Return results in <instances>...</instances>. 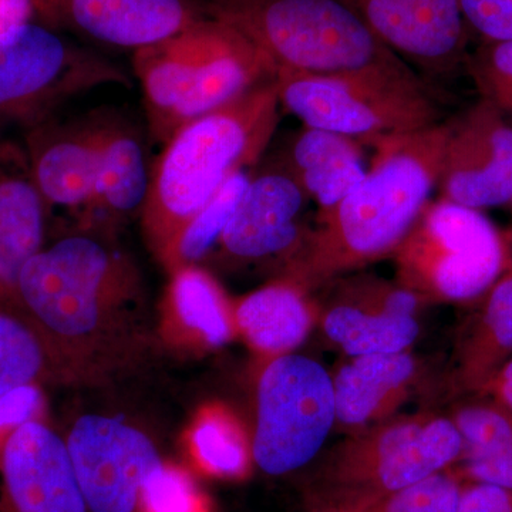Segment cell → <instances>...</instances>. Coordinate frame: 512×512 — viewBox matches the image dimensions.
<instances>
[{
  "mask_svg": "<svg viewBox=\"0 0 512 512\" xmlns=\"http://www.w3.org/2000/svg\"><path fill=\"white\" fill-rule=\"evenodd\" d=\"M170 285V305L185 328L211 348L232 339L234 309L220 284L197 265L175 269Z\"/></svg>",
  "mask_w": 512,
  "mask_h": 512,
  "instance_id": "27",
  "label": "cell"
},
{
  "mask_svg": "<svg viewBox=\"0 0 512 512\" xmlns=\"http://www.w3.org/2000/svg\"><path fill=\"white\" fill-rule=\"evenodd\" d=\"M318 323L329 342L348 356L403 352L420 335L417 318L375 311L338 292L332 303L318 305Z\"/></svg>",
  "mask_w": 512,
  "mask_h": 512,
  "instance_id": "26",
  "label": "cell"
},
{
  "mask_svg": "<svg viewBox=\"0 0 512 512\" xmlns=\"http://www.w3.org/2000/svg\"><path fill=\"white\" fill-rule=\"evenodd\" d=\"M362 147L355 138L303 127L292 141L284 165L322 214L339 204L365 177Z\"/></svg>",
  "mask_w": 512,
  "mask_h": 512,
  "instance_id": "24",
  "label": "cell"
},
{
  "mask_svg": "<svg viewBox=\"0 0 512 512\" xmlns=\"http://www.w3.org/2000/svg\"><path fill=\"white\" fill-rule=\"evenodd\" d=\"M480 394L491 397L512 412V357L495 373Z\"/></svg>",
  "mask_w": 512,
  "mask_h": 512,
  "instance_id": "38",
  "label": "cell"
},
{
  "mask_svg": "<svg viewBox=\"0 0 512 512\" xmlns=\"http://www.w3.org/2000/svg\"><path fill=\"white\" fill-rule=\"evenodd\" d=\"M0 473V512H89L66 441L39 421L12 430Z\"/></svg>",
  "mask_w": 512,
  "mask_h": 512,
  "instance_id": "15",
  "label": "cell"
},
{
  "mask_svg": "<svg viewBox=\"0 0 512 512\" xmlns=\"http://www.w3.org/2000/svg\"><path fill=\"white\" fill-rule=\"evenodd\" d=\"M451 124L383 138L365 177L318 215L285 278L306 291L392 258L437 190Z\"/></svg>",
  "mask_w": 512,
  "mask_h": 512,
  "instance_id": "1",
  "label": "cell"
},
{
  "mask_svg": "<svg viewBox=\"0 0 512 512\" xmlns=\"http://www.w3.org/2000/svg\"><path fill=\"white\" fill-rule=\"evenodd\" d=\"M396 282L431 303L473 302L512 266L511 239L481 210L430 201L392 256Z\"/></svg>",
  "mask_w": 512,
  "mask_h": 512,
  "instance_id": "6",
  "label": "cell"
},
{
  "mask_svg": "<svg viewBox=\"0 0 512 512\" xmlns=\"http://www.w3.org/2000/svg\"><path fill=\"white\" fill-rule=\"evenodd\" d=\"M279 104L303 126L375 144L439 123L420 76L311 74L276 70Z\"/></svg>",
  "mask_w": 512,
  "mask_h": 512,
  "instance_id": "7",
  "label": "cell"
},
{
  "mask_svg": "<svg viewBox=\"0 0 512 512\" xmlns=\"http://www.w3.org/2000/svg\"><path fill=\"white\" fill-rule=\"evenodd\" d=\"M202 466L221 477H241L248 470L252 447L237 420L222 409L208 410L192 433Z\"/></svg>",
  "mask_w": 512,
  "mask_h": 512,
  "instance_id": "31",
  "label": "cell"
},
{
  "mask_svg": "<svg viewBox=\"0 0 512 512\" xmlns=\"http://www.w3.org/2000/svg\"><path fill=\"white\" fill-rule=\"evenodd\" d=\"M461 488L460 478L446 470L393 493L350 503L312 505L308 512H457Z\"/></svg>",
  "mask_w": 512,
  "mask_h": 512,
  "instance_id": "30",
  "label": "cell"
},
{
  "mask_svg": "<svg viewBox=\"0 0 512 512\" xmlns=\"http://www.w3.org/2000/svg\"><path fill=\"white\" fill-rule=\"evenodd\" d=\"M348 357L332 373L335 426L346 434L397 416L426 379V367L410 349Z\"/></svg>",
  "mask_w": 512,
  "mask_h": 512,
  "instance_id": "17",
  "label": "cell"
},
{
  "mask_svg": "<svg viewBox=\"0 0 512 512\" xmlns=\"http://www.w3.org/2000/svg\"><path fill=\"white\" fill-rule=\"evenodd\" d=\"M140 507L146 512H200L201 501L190 478L161 464L144 485Z\"/></svg>",
  "mask_w": 512,
  "mask_h": 512,
  "instance_id": "33",
  "label": "cell"
},
{
  "mask_svg": "<svg viewBox=\"0 0 512 512\" xmlns=\"http://www.w3.org/2000/svg\"><path fill=\"white\" fill-rule=\"evenodd\" d=\"M467 60L485 99L512 116V40L481 42Z\"/></svg>",
  "mask_w": 512,
  "mask_h": 512,
  "instance_id": "32",
  "label": "cell"
},
{
  "mask_svg": "<svg viewBox=\"0 0 512 512\" xmlns=\"http://www.w3.org/2000/svg\"><path fill=\"white\" fill-rule=\"evenodd\" d=\"M461 454L463 439L450 414H397L326 451L309 480L308 507L402 490L453 467Z\"/></svg>",
  "mask_w": 512,
  "mask_h": 512,
  "instance_id": "5",
  "label": "cell"
},
{
  "mask_svg": "<svg viewBox=\"0 0 512 512\" xmlns=\"http://www.w3.org/2000/svg\"><path fill=\"white\" fill-rule=\"evenodd\" d=\"M336 424L332 375L302 355L279 356L258 383L252 458L269 476H285L318 456Z\"/></svg>",
  "mask_w": 512,
  "mask_h": 512,
  "instance_id": "9",
  "label": "cell"
},
{
  "mask_svg": "<svg viewBox=\"0 0 512 512\" xmlns=\"http://www.w3.org/2000/svg\"><path fill=\"white\" fill-rule=\"evenodd\" d=\"M510 204H511V207H512V198H511Z\"/></svg>",
  "mask_w": 512,
  "mask_h": 512,
  "instance_id": "39",
  "label": "cell"
},
{
  "mask_svg": "<svg viewBox=\"0 0 512 512\" xmlns=\"http://www.w3.org/2000/svg\"><path fill=\"white\" fill-rule=\"evenodd\" d=\"M275 79L178 128L150 174L143 225L163 255L184 225L265 153L279 121Z\"/></svg>",
  "mask_w": 512,
  "mask_h": 512,
  "instance_id": "2",
  "label": "cell"
},
{
  "mask_svg": "<svg viewBox=\"0 0 512 512\" xmlns=\"http://www.w3.org/2000/svg\"><path fill=\"white\" fill-rule=\"evenodd\" d=\"M458 330L443 387L448 396H476L512 357V266Z\"/></svg>",
  "mask_w": 512,
  "mask_h": 512,
  "instance_id": "20",
  "label": "cell"
},
{
  "mask_svg": "<svg viewBox=\"0 0 512 512\" xmlns=\"http://www.w3.org/2000/svg\"><path fill=\"white\" fill-rule=\"evenodd\" d=\"M463 439L460 471L474 483L512 488V412L491 397L476 394L450 413Z\"/></svg>",
  "mask_w": 512,
  "mask_h": 512,
  "instance_id": "25",
  "label": "cell"
},
{
  "mask_svg": "<svg viewBox=\"0 0 512 512\" xmlns=\"http://www.w3.org/2000/svg\"><path fill=\"white\" fill-rule=\"evenodd\" d=\"M471 35L481 42L512 40V0H458Z\"/></svg>",
  "mask_w": 512,
  "mask_h": 512,
  "instance_id": "34",
  "label": "cell"
},
{
  "mask_svg": "<svg viewBox=\"0 0 512 512\" xmlns=\"http://www.w3.org/2000/svg\"><path fill=\"white\" fill-rule=\"evenodd\" d=\"M47 212L25 147L0 137V303L6 308L16 309L20 271L43 249Z\"/></svg>",
  "mask_w": 512,
  "mask_h": 512,
  "instance_id": "18",
  "label": "cell"
},
{
  "mask_svg": "<svg viewBox=\"0 0 512 512\" xmlns=\"http://www.w3.org/2000/svg\"><path fill=\"white\" fill-rule=\"evenodd\" d=\"M234 309L235 329L259 355H289L308 338L318 322V305L309 291L284 278L239 299Z\"/></svg>",
  "mask_w": 512,
  "mask_h": 512,
  "instance_id": "23",
  "label": "cell"
},
{
  "mask_svg": "<svg viewBox=\"0 0 512 512\" xmlns=\"http://www.w3.org/2000/svg\"><path fill=\"white\" fill-rule=\"evenodd\" d=\"M205 19L207 16L180 35L134 52V72L143 89L148 127L160 143L170 138L175 111L194 86L204 45Z\"/></svg>",
  "mask_w": 512,
  "mask_h": 512,
  "instance_id": "21",
  "label": "cell"
},
{
  "mask_svg": "<svg viewBox=\"0 0 512 512\" xmlns=\"http://www.w3.org/2000/svg\"><path fill=\"white\" fill-rule=\"evenodd\" d=\"M0 306H3L2 303H0ZM5 308H6V306H5Z\"/></svg>",
  "mask_w": 512,
  "mask_h": 512,
  "instance_id": "40",
  "label": "cell"
},
{
  "mask_svg": "<svg viewBox=\"0 0 512 512\" xmlns=\"http://www.w3.org/2000/svg\"><path fill=\"white\" fill-rule=\"evenodd\" d=\"M400 59L430 74L466 62L471 32L458 0H343Z\"/></svg>",
  "mask_w": 512,
  "mask_h": 512,
  "instance_id": "13",
  "label": "cell"
},
{
  "mask_svg": "<svg viewBox=\"0 0 512 512\" xmlns=\"http://www.w3.org/2000/svg\"><path fill=\"white\" fill-rule=\"evenodd\" d=\"M103 86H131L130 77L57 30L35 20L0 33V121L36 126Z\"/></svg>",
  "mask_w": 512,
  "mask_h": 512,
  "instance_id": "8",
  "label": "cell"
},
{
  "mask_svg": "<svg viewBox=\"0 0 512 512\" xmlns=\"http://www.w3.org/2000/svg\"><path fill=\"white\" fill-rule=\"evenodd\" d=\"M457 512H512V488L468 481L461 488Z\"/></svg>",
  "mask_w": 512,
  "mask_h": 512,
  "instance_id": "35",
  "label": "cell"
},
{
  "mask_svg": "<svg viewBox=\"0 0 512 512\" xmlns=\"http://www.w3.org/2000/svg\"><path fill=\"white\" fill-rule=\"evenodd\" d=\"M66 444L89 512H137L144 485L163 464L146 434L113 417H80Z\"/></svg>",
  "mask_w": 512,
  "mask_h": 512,
  "instance_id": "10",
  "label": "cell"
},
{
  "mask_svg": "<svg viewBox=\"0 0 512 512\" xmlns=\"http://www.w3.org/2000/svg\"><path fill=\"white\" fill-rule=\"evenodd\" d=\"M37 22L133 52L205 18L200 0H33Z\"/></svg>",
  "mask_w": 512,
  "mask_h": 512,
  "instance_id": "12",
  "label": "cell"
},
{
  "mask_svg": "<svg viewBox=\"0 0 512 512\" xmlns=\"http://www.w3.org/2000/svg\"><path fill=\"white\" fill-rule=\"evenodd\" d=\"M276 69L237 30L205 19L204 45L191 92L178 107L171 136L184 124L231 103L259 84L275 79ZM170 136V137H171Z\"/></svg>",
  "mask_w": 512,
  "mask_h": 512,
  "instance_id": "19",
  "label": "cell"
},
{
  "mask_svg": "<svg viewBox=\"0 0 512 512\" xmlns=\"http://www.w3.org/2000/svg\"><path fill=\"white\" fill-rule=\"evenodd\" d=\"M60 363L18 309L0 306V397L55 376Z\"/></svg>",
  "mask_w": 512,
  "mask_h": 512,
  "instance_id": "28",
  "label": "cell"
},
{
  "mask_svg": "<svg viewBox=\"0 0 512 512\" xmlns=\"http://www.w3.org/2000/svg\"><path fill=\"white\" fill-rule=\"evenodd\" d=\"M309 202L311 198L284 164L252 173L218 244L222 254L239 264L271 258L288 262L312 229L305 221Z\"/></svg>",
  "mask_w": 512,
  "mask_h": 512,
  "instance_id": "14",
  "label": "cell"
},
{
  "mask_svg": "<svg viewBox=\"0 0 512 512\" xmlns=\"http://www.w3.org/2000/svg\"><path fill=\"white\" fill-rule=\"evenodd\" d=\"M40 392L37 386L22 387L0 397V430L5 427H19L33 416L40 406Z\"/></svg>",
  "mask_w": 512,
  "mask_h": 512,
  "instance_id": "36",
  "label": "cell"
},
{
  "mask_svg": "<svg viewBox=\"0 0 512 512\" xmlns=\"http://www.w3.org/2000/svg\"><path fill=\"white\" fill-rule=\"evenodd\" d=\"M101 120L99 173L86 215L94 220L124 221L143 214L151 171L136 128L113 114H101Z\"/></svg>",
  "mask_w": 512,
  "mask_h": 512,
  "instance_id": "22",
  "label": "cell"
},
{
  "mask_svg": "<svg viewBox=\"0 0 512 512\" xmlns=\"http://www.w3.org/2000/svg\"><path fill=\"white\" fill-rule=\"evenodd\" d=\"M205 16L249 40L276 70L419 76L343 0H200Z\"/></svg>",
  "mask_w": 512,
  "mask_h": 512,
  "instance_id": "4",
  "label": "cell"
},
{
  "mask_svg": "<svg viewBox=\"0 0 512 512\" xmlns=\"http://www.w3.org/2000/svg\"><path fill=\"white\" fill-rule=\"evenodd\" d=\"M251 178L252 171L249 170L234 175L178 232L161 255L174 271L197 265L220 244Z\"/></svg>",
  "mask_w": 512,
  "mask_h": 512,
  "instance_id": "29",
  "label": "cell"
},
{
  "mask_svg": "<svg viewBox=\"0 0 512 512\" xmlns=\"http://www.w3.org/2000/svg\"><path fill=\"white\" fill-rule=\"evenodd\" d=\"M35 20L33 0H0V33Z\"/></svg>",
  "mask_w": 512,
  "mask_h": 512,
  "instance_id": "37",
  "label": "cell"
},
{
  "mask_svg": "<svg viewBox=\"0 0 512 512\" xmlns=\"http://www.w3.org/2000/svg\"><path fill=\"white\" fill-rule=\"evenodd\" d=\"M140 288L136 266L126 255L90 235H72L23 266L16 309L62 365L64 355L106 338Z\"/></svg>",
  "mask_w": 512,
  "mask_h": 512,
  "instance_id": "3",
  "label": "cell"
},
{
  "mask_svg": "<svg viewBox=\"0 0 512 512\" xmlns=\"http://www.w3.org/2000/svg\"><path fill=\"white\" fill-rule=\"evenodd\" d=\"M101 144V114L77 121L53 116L29 127L25 150L47 210L57 207L86 214L99 173Z\"/></svg>",
  "mask_w": 512,
  "mask_h": 512,
  "instance_id": "16",
  "label": "cell"
},
{
  "mask_svg": "<svg viewBox=\"0 0 512 512\" xmlns=\"http://www.w3.org/2000/svg\"><path fill=\"white\" fill-rule=\"evenodd\" d=\"M437 190L441 200L484 210L512 198V126L484 99L451 124Z\"/></svg>",
  "mask_w": 512,
  "mask_h": 512,
  "instance_id": "11",
  "label": "cell"
}]
</instances>
